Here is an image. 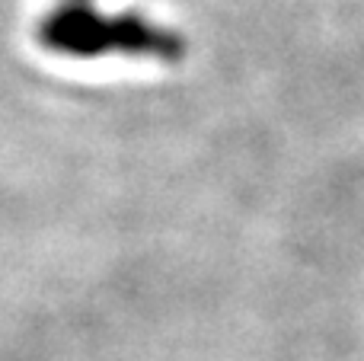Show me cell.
I'll list each match as a JSON object with an SVG mask.
<instances>
[{
    "label": "cell",
    "instance_id": "2",
    "mask_svg": "<svg viewBox=\"0 0 364 361\" xmlns=\"http://www.w3.org/2000/svg\"><path fill=\"white\" fill-rule=\"evenodd\" d=\"M77 4H90V0H77Z\"/></svg>",
    "mask_w": 364,
    "mask_h": 361
},
{
    "label": "cell",
    "instance_id": "1",
    "mask_svg": "<svg viewBox=\"0 0 364 361\" xmlns=\"http://www.w3.org/2000/svg\"><path fill=\"white\" fill-rule=\"evenodd\" d=\"M36 38L42 48L61 58H147V61L176 64L186 58L188 45L176 29L144 16L138 10L100 13L93 4H64L51 6L36 26Z\"/></svg>",
    "mask_w": 364,
    "mask_h": 361
}]
</instances>
